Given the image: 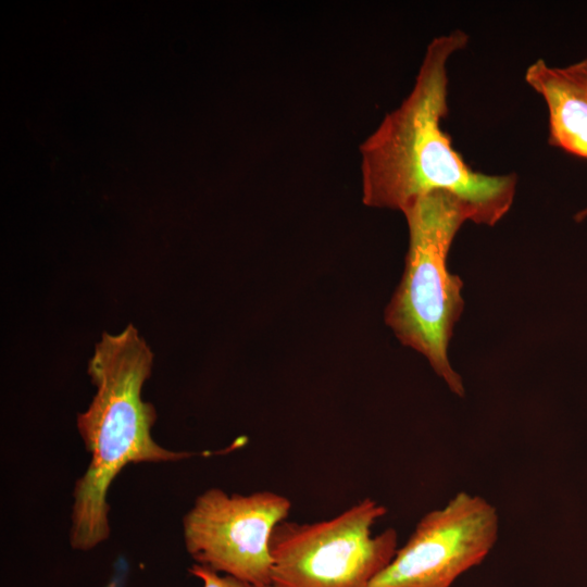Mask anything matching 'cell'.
<instances>
[{
  "mask_svg": "<svg viewBox=\"0 0 587 587\" xmlns=\"http://www.w3.org/2000/svg\"><path fill=\"white\" fill-rule=\"evenodd\" d=\"M290 500L270 490L200 494L183 519L186 551L195 563L257 585H271L270 541L287 520Z\"/></svg>",
  "mask_w": 587,
  "mask_h": 587,
  "instance_id": "5",
  "label": "cell"
},
{
  "mask_svg": "<svg viewBox=\"0 0 587 587\" xmlns=\"http://www.w3.org/2000/svg\"><path fill=\"white\" fill-rule=\"evenodd\" d=\"M152 366L153 353L132 324L115 335L104 332L95 347L88 375L96 394L76 420L90 461L73 490L70 545L74 550L90 551L110 537L108 494L125 466L223 454L246 442L239 438L225 449L198 452L159 445L152 437L155 408L141 397Z\"/></svg>",
  "mask_w": 587,
  "mask_h": 587,
  "instance_id": "2",
  "label": "cell"
},
{
  "mask_svg": "<svg viewBox=\"0 0 587 587\" xmlns=\"http://www.w3.org/2000/svg\"><path fill=\"white\" fill-rule=\"evenodd\" d=\"M586 216H587V208L585 210L578 212L575 218H576V221H582Z\"/></svg>",
  "mask_w": 587,
  "mask_h": 587,
  "instance_id": "9",
  "label": "cell"
},
{
  "mask_svg": "<svg viewBox=\"0 0 587 587\" xmlns=\"http://www.w3.org/2000/svg\"><path fill=\"white\" fill-rule=\"evenodd\" d=\"M524 78L546 103L548 142L587 160V58L566 66L537 59Z\"/></svg>",
  "mask_w": 587,
  "mask_h": 587,
  "instance_id": "7",
  "label": "cell"
},
{
  "mask_svg": "<svg viewBox=\"0 0 587 587\" xmlns=\"http://www.w3.org/2000/svg\"><path fill=\"white\" fill-rule=\"evenodd\" d=\"M498 532L496 508L479 496L459 492L419 521L370 587H451L484 561Z\"/></svg>",
  "mask_w": 587,
  "mask_h": 587,
  "instance_id": "6",
  "label": "cell"
},
{
  "mask_svg": "<svg viewBox=\"0 0 587 587\" xmlns=\"http://www.w3.org/2000/svg\"><path fill=\"white\" fill-rule=\"evenodd\" d=\"M409 228L402 279L385 312V321L402 345L427 358L455 395L463 397L462 378L451 367L447 348L464 301L462 279L447 267L453 239L466 221L467 207L454 195L436 190L401 211Z\"/></svg>",
  "mask_w": 587,
  "mask_h": 587,
  "instance_id": "3",
  "label": "cell"
},
{
  "mask_svg": "<svg viewBox=\"0 0 587 587\" xmlns=\"http://www.w3.org/2000/svg\"><path fill=\"white\" fill-rule=\"evenodd\" d=\"M454 29L426 47L412 89L360 146L362 200L402 211L421 196L445 190L470 210L475 224L496 225L511 209L515 174L474 171L441 123L448 115V62L469 42Z\"/></svg>",
  "mask_w": 587,
  "mask_h": 587,
  "instance_id": "1",
  "label": "cell"
},
{
  "mask_svg": "<svg viewBox=\"0 0 587 587\" xmlns=\"http://www.w3.org/2000/svg\"><path fill=\"white\" fill-rule=\"evenodd\" d=\"M189 574L200 579L202 587H273L272 585H257L245 582L198 563L190 566Z\"/></svg>",
  "mask_w": 587,
  "mask_h": 587,
  "instance_id": "8",
  "label": "cell"
},
{
  "mask_svg": "<svg viewBox=\"0 0 587 587\" xmlns=\"http://www.w3.org/2000/svg\"><path fill=\"white\" fill-rule=\"evenodd\" d=\"M387 513L364 498L319 522L283 521L271 537L273 587H370L398 549L394 528L373 535Z\"/></svg>",
  "mask_w": 587,
  "mask_h": 587,
  "instance_id": "4",
  "label": "cell"
}]
</instances>
